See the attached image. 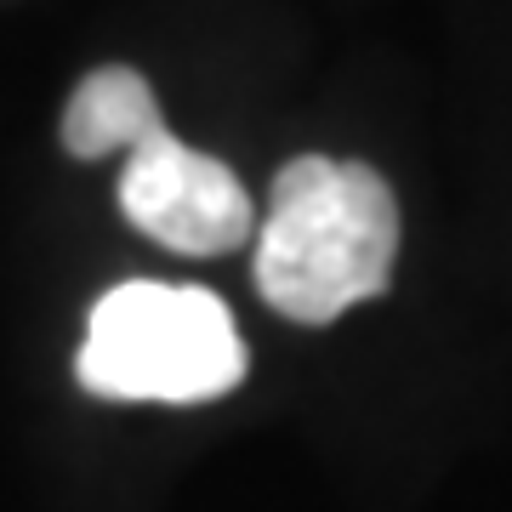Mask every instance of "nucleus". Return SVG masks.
I'll use <instances>...</instances> for the list:
<instances>
[{"instance_id": "obj_1", "label": "nucleus", "mask_w": 512, "mask_h": 512, "mask_svg": "<svg viewBox=\"0 0 512 512\" xmlns=\"http://www.w3.org/2000/svg\"><path fill=\"white\" fill-rule=\"evenodd\" d=\"M399 256L393 188L348 160H291L256 228V291L296 325H330L387 291Z\"/></svg>"}, {"instance_id": "obj_2", "label": "nucleus", "mask_w": 512, "mask_h": 512, "mask_svg": "<svg viewBox=\"0 0 512 512\" xmlns=\"http://www.w3.org/2000/svg\"><path fill=\"white\" fill-rule=\"evenodd\" d=\"M74 376L120 404H205L245 382V342L211 291L131 279L92 308Z\"/></svg>"}, {"instance_id": "obj_3", "label": "nucleus", "mask_w": 512, "mask_h": 512, "mask_svg": "<svg viewBox=\"0 0 512 512\" xmlns=\"http://www.w3.org/2000/svg\"><path fill=\"white\" fill-rule=\"evenodd\" d=\"M120 211L131 217V228H143L165 251H183V256L239 251L256 234L251 200H245L239 177L222 160L200 154V148H183L171 131L126 160Z\"/></svg>"}, {"instance_id": "obj_4", "label": "nucleus", "mask_w": 512, "mask_h": 512, "mask_svg": "<svg viewBox=\"0 0 512 512\" xmlns=\"http://www.w3.org/2000/svg\"><path fill=\"white\" fill-rule=\"evenodd\" d=\"M160 137H165L160 103H154V92L137 69H97L74 86L69 114H63L69 154H80V160H97V154H114V148L137 154Z\"/></svg>"}]
</instances>
